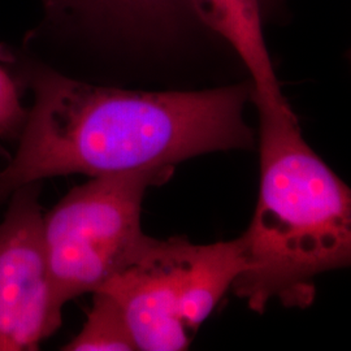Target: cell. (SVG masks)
Here are the masks:
<instances>
[{
  "label": "cell",
  "instance_id": "6da1fadb",
  "mask_svg": "<svg viewBox=\"0 0 351 351\" xmlns=\"http://www.w3.org/2000/svg\"><path fill=\"white\" fill-rule=\"evenodd\" d=\"M33 97L12 159L0 171V203L56 176L90 177L173 168L213 151L247 149L251 81L204 90H136L99 85L0 46Z\"/></svg>",
  "mask_w": 351,
  "mask_h": 351
},
{
  "label": "cell",
  "instance_id": "7a4b0ae2",
  "mask_svg": "<svg viewBox=\"0 0 351 351\" xmlns=\"http://www.w3.org/2000/svg\"><path fill=\"white\" fill-rule=\"evenodd\" d=\"M256 110L261 185L232 289L255 313L272 301L302 308L316 277L351 267V189L307 145L290 106Z\"/></svg>",
  "mask_w": 351,
  "mask_h": 351
},
{
  "label": "cell",
  "instance_id": "3957f363",
  "mask_svg": "<svg viewBox=\"0 0 351 351\" xmlns=\"http://www.w3.org/2000/svg\"><path fill=\"white\" fill-rule=\"evenodd\" d=\"M243 269L239 237L195 245L147 236L134 258L97 291L117 302L137 350H185Z\"/></svg>",
  "mask_w": 351,
  "mask_h": 351
},
{
  "label": "cell",
  "instance_id": "277c9868",
  "mask_svg": "<svg viewBox=\"0 0 351 351\" xmlns=\"http://www.w3.org/2000/svg\"><path fill=\"white\" fill-rule=\"evenodd\" d=\"M24 50L103 63H173L206 42H221L195 0H40ZM226 45V43H224Z\"/></svg>",
  "mask_w": 351,
  "mask_h": 351
},
{
  "label": "cell",
  "instance_id": "5b68a950",
  "mask_svg": "<svg viewBox=\"0 0 351 351\" xmlns=\"http://www.w3.org/2000/svg\"><path fill=\"white\" fill-rule=\"evenodd\" d=\"M173 168L95 176L43 213L45 243L59 301L94 293L123 269L147 236L142 203L147 189L169 180Z\"/></svg>",
  "mask_w": 351,
  "mask_h": 351
},
{
  "label": "cell",
  "instance_id": "8992f818",
  "mask_svg": "<svg viewBox=\"0 0 351 351\" xmlns=\"http://www.w3.org/2000/svg\"><path fill=\"white\" fill-rule=\"evenodd\" d=\"M38 197L39 182L17 189L0 221V351L37 350L62 326Z\"/></svg>",
  "mask_w": 351,
  "mask_h": 351
},
{
  "label": "cell",
  "instance_id": "52a82bcc",
  "mask_svg": "<svg viewBox=\"0 0 351 351\" xmlns=\"http://www.w3.org/2000/svg\"><path fill=\"white\" fill-rule=\"evenodd\" d=\"M202 19L250 75L252 104L289 106L264 38L261 0H195Z\"/></svg>",
  "mask_w": 351,
  "mask_h": 351
},
{
  "label": "cell",
  "instance_id": "ba28073f",
  "mask_svg": "<svg viewBox=\"0 0 351 351\" xmlns=\"http://www.w3.org/2000/svg\"><path fill=\"white\" fill-rule=\"evenodd\" d=\"M93 295V306L85 324L63 350H137L125 316L117 302L103 291H95Z\"/></svg>",
  "mask_w": 351,
  "mask_h": 351
},
{
  "label": "cell",
  "instance_id": "9c48e42d",
  "mask_svg": "<svg viewBox=\"0 0 351 351\" xmlns=\"http://www.w3.org/2000/svg\"><path fill=\"white\" fill-rule=\"evenodd\" d=\"M20 88L11 71L0 64V139L19 138L25 123Z\"/></svg>",
  "mask_w": 351,
  "mask_h": 351
},
{
  "label": "cell",
  "instance_id": "30bf717a",
  "mask_svg": "<svg viewBox=\"0 0 351 351\" xmlns=\"http://www.w3.org/2000/svg\"><path fill=\"white\" fill-rule=\"evenodd\" d=\"M280 1H281V0H261L262 10H263L264 17H265V19H267V16H268V12L274 11Z\"/></svg>",
  "mask_w": 351,
  "mask_h": 351
},
{
  "label": "cell",
  "instance_id": "8fae6325",
  "mask_svg": "<svg viewBox=\"0 0 351 351\" xmlns=\"http://www.w3.org/2000/svg\"><path fill=\"white\" fill-rule=\"evenodd\" d=\"M349 62H350L351 64V50L349 51Z\"/></svg>",
  "mask_w": 351,
  "mask_h": 351
}]
</instances>
